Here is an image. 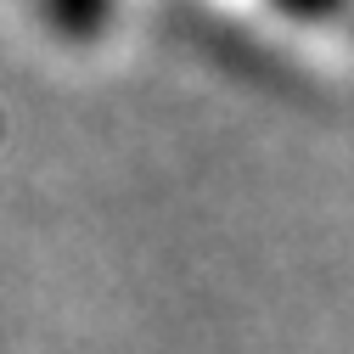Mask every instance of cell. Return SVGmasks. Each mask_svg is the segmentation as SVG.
<instances>
[{
	"instance_id": "obj_1",
	"label": "cell",
	"mask_w": 354,
	"mask_h": 354,
	"mask_svg": "<svg viewBox=\"0 0 354 354\" xmlns=\"http://www.w3.org/2000/svg\"><path fill=\"white\" fill-rule=\"evenodd\" d=\"M113 6L118 0H28L34 23L62 46H96L113 23Z\"/></svg>"
}]
</instances>
